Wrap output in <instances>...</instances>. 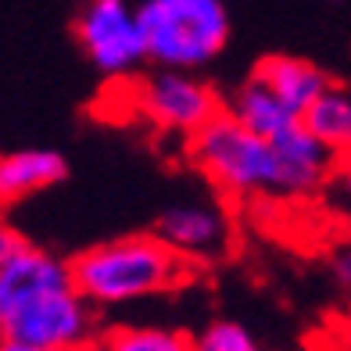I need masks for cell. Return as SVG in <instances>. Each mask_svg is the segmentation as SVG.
Listing matches in <instances>:
<instances>
[{
	"label": "cell",
	"instance_id": "6da1fadb",
	"mask_svg": "<svg viewBox=\"0 0 351 351\" xmlns=\"http://www.w3.org/2000/svg\"><path fill=\"white\" fill-rule=\"evenodd\" d=\"M190 276V265L169 251L154 233H130L93 244L69 262L72 291L90 308H119L133 301L176 291Z\"/></svg>",
	"mask_w": 351,
	"mask_h": 351
},
{
	"label": "cell",
	"instance_id": "7a4b0ae2",
	"mask_svg": "<svg viewBox=\"0 0 351 351\" xmlns=\"http://www.w3.org/2000/svg\"><path fill=\"white\" fill-rule=\"evenodd\" d=\"M136 22L147 61L176 72L208 65L230 40L226 0H140Z\"/></svg>",
	"mask_w": 351,
	"mask_h": 351
},
{
	"label": "cell",
	"instance_id": "3957f363",
	"mask_svg": "<svg viewBox=\"0 0 351 351\" xmlns=\"http://www.w3.org/2000/svg\"><path fill=\"white\" fill-rule=\"evenodd\" d=\"M186 151L208 180L230 197H262L273 194V147L269 140L244 130L230 111H219L194 136Z\"/></svg>",
	"mask_w": 351,
	"mask_h": 351
},
{
	"label": "cell",
	"instance_id": "277c9868",
	"mask_svg": "<svg viewBox=\"0 0 351 351\" xmlns=\"http://www.w3.org/2000/svg\"><path fill=\"white\" fill-rule=\"evenodd\" d=\"M75 33L90 65L101 75L119 79L130 75L140 61H147L133 0H86L79 11Z\"/></svg>",
	"mask_w": 351,
	"mask_h": 351
},
{
	"label": "cell",
	"instance_id": "5b68a950",
	"mask_svg": "<svg viewBox=\"0 0 351 351\" xmlns=\"http://www.w3.org/2000/svg\"><path fill=\"white\" fill-rule=\"evenodd\" d=\"M0 337H14L47 351H90L97 341V308H90L72 287L51 291L25 305Z\"/></svg>",
	"mask_w": 351,
	"mask_h": 351
},
{
	"label": "cell",
	"instance_id": "8992f818",
	"mask_svg": "<svg viewBox=\"0 0 351 351\" xmlns=\"http://www.w3.org/2000/svg\"><path fill=\"white\" fill-rule=\"evenodd\" d=\"M136 104L158 130L176 136H194L204 122L222 111L215 90L204 79L176 69H158L151 79H143L136 90Z\"/></svg>",
	"mask_w": 351,
	"mask_h": 351
},
{
	"label": "cell",
	"instance_id": "52a82bcc",
	"mask_svg": "<svg viewBox=\"0 0 351 351\" xmlns=\"http://www.w3.org/2000/svg\"><path fill=\"white\" fill-rule=\"evenodd\" d=\"M154 237L162 241L169 251H176L186 265L215 258L226 251L230 244V219L226 212L212 201L190 197V201H176L172 208L162 212L158 219Z\"/></svg>",
	"mask_w": 351,
	"mask_h": 351
},
{
	"label": "cell",
	"instance_id": "ba28073f",
	"mask_svg": "<svg viewBox=\"0 0 351 351\" xmlns=\"http://www.w3.org/2000/svg\"><path fill=\"white\" fill-rule=\"evenodd\" d=\"M65 287H72L69 262L25 241L11 258L0 262V333L25 305H33L36 298L51 291H65Z\"/></svg>",
	"mask_w": 351,
	"mask_h": 351
},
{
	"label": "cell",
	"instance_id": "9c48e42d",
	"mask_svg": "<svg viewBox=\"0 0 351 351\" xmlns=\"http://www.w3.org/2000/svg\"><path fill=\"white\" fill-rule=\"evenodd\" d=\"M269 147H273V194L276 197H305L326 183L333 151H326L315 136H308L301 130V122L273 136Z\"/></svg>",
	"mask_w": 351,
	"mask_h": 351
},
{
	"label": "cell",
	"instance_id": "30bf717a",
	"mask_svg": "<svg viewBox=\"0 0 351 351\" xmlns=\"http://www.w3.org/2000/svg\"><path fill=\"white\" fill-rule=\"evenodd\" d=\"M65 176H69L65 154L51 147H25V151L0 154V212L58 186Z\"/></svg>",
	"mask_w": 351,
	"mask_h": 351
},
{
	"label": "cell",
	"instance_id": "8fae6325",
	"mask_svg": "<svg viewBox=\"0 0 351 351\" xmlns=\"http://www.w3.org/2000/svg\"><path fill=\"white\" fill-rule=\"evenodd\" d=\"M251 79H258V83L273 93L283 108H291L294 115H301V111L330 86L326 72L319 65H312L305 58H291V54H273V58L258 61V69H254Z\"/></svg>",
	"mask_w": 351,
	"mask_h": 351
},
{
	"label": "cell",
	"instance_id": "7c38bea8",
	"mask_svg": "<svg viewBox=\"0 0 351 351\" xmlns=\"http://www.w3.org/2000/svg\"><path fill=\"white\" fill-rule=\"evenodd\" d=\"M298 122H301V130H305L308 136H315L326 151H333V154L344 151L351 143V97H348V90L330 83L298 115Z\"/></svg>",
	"mask_w": 351,
	"mask_h": 351
},
{
	"label": "cell",
	"instance_id": "4fadbf2b",
	"mask_svg": "<svg viewBox=\"0 0 351 351\" xmlns=\"http://www.w3.org/2000/svg\"><path fill=\"white\" fill-rule=\"evenodd\" d=\"M230 115L262 140H273V136H280L283 130H291V125L298 122L294 111L283 108L258 79H251V83H244L241 90H237V97L230 104Z\"/></svg>",
	"mask_w": 351,
	"mask_h": 351
},
{
	"label": "cell",
	"instance_id": "5bb4252c",
	"mask_svg": "<svg viewBox=\"0 0 351 351\" xmlns=\"http://www.w3.org/2000/svg\"><path fill=\"white\" fill-rule=\"evenodd\" d=\"M101 351H194V337L172 326L122 323L101 337Z\"/></svg>",
	"mask_w": 351,
	"mask_h": 351
},
{
	"label": "cell",
	"instance_id": "9a60e30c",
	"mask_svg": "<svg viewBox=\"0 0 351 351\" xmlns=\"http://www.w3.org/2000/svg\"><path fill=\"white\" fill-rule=\"evenodd\" d=\"M194 351H262V348L241 323L215 319L201 330V337H194Z\"/></svg>",
	"mask_w": 351,
	"mask_h": 351
},
{
	"label": "cell",
	"instance_id": "2e32d148",
	"mask_svg": "<svg viewBox=\"0 0 351 351\" xmlns=\"http://www.w3.org/2000/svg\"><path fill=\"white\" fill-rule=\"evenodd\" d=\"M22 244H25V237H22L19 230H11L8 222H0V262H4V258H11V254L19 251Z\"/></svg>",
	"mask_w": 351,
	"mask_h": 351
},
{
	"label": "cell",
	"instance_id": "e0dca14e",
	"mask_svg": "<svg viewBox=\"0 0 351 351\" xmlns=\"http://www.w3.org/2000/svg\"><path fill=\"white\" fill-rule=\"evenodd\" d=\"M0 351H47V348L25 344V341H14V337H0Z\"/></svg>",
	"mask_w": 351,
	"mask_h": 351
},
{
	"label": "cell",
	"instance_id": "ac0fdd59",
	"mask_svg": "<svg viewBox=\"0 0 351 351\" xmlns=\"http://www.w3.org/2000/svg\"><path fill=\"white\" fill-rule=\"evenodd\" d=\"M348 265H351V262H348V251H344L341 258H337V280H341V283H348V276H351V273H348Z\"/></svg>",
	"mask_w": 351,
	"mask_h": 351
},
{
	"label": "cell",
	"instance_id": "d6986e66",
	"mask_svg": "<svg viewBox=\"0 0 351 351\" xmlns=\"http://www.w3.org/2000/svg\"><path fill=\"white\" fill-rule=\"evenodd\" d=\"M330 4H344V0H330Z\"/></svg>",
	"mask_w": 351,
	"mask_h": 351
},
{
	"label": "cell",
	"instance_id": "ffe728a7",
	"mask_svg": "<svg viewBox=\"0 0 351 351\" xmlns=\"http://www.w3.org/2000/svg\"><path fill=\"white\" fill-rule=\"evenodd\" d=\"M90 351H101V348H90Z\"/></svg>",
	"mask_w": 351,
	"mask_h": 351
},
{
	"label": "cell",
	"instance_id": "44dd1931",
	"mask_svg": "<svg viewBox=\"0 0 351 351\" xmlns=\"http://www.w3.org/2000/svg\"><path fill=\"white\" fill-rule=\"evenodd\" d=\"M0 222H4V219H0Z\"/></svg>",
	"mask_w": 351,
	"mask_h": 351
}]
</instances>
